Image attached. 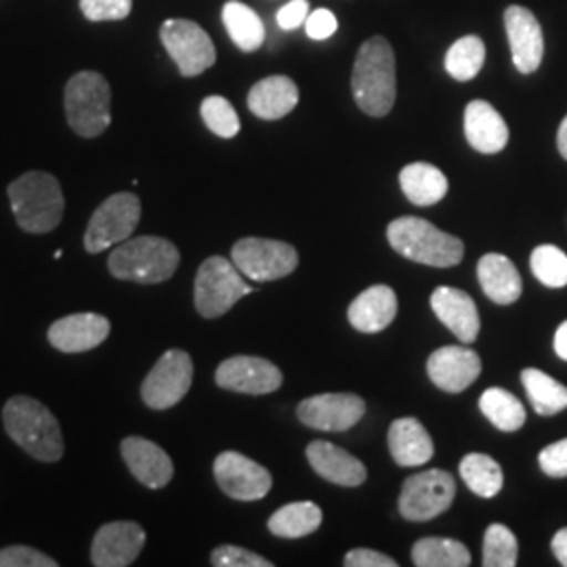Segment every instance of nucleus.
I'll return each mask as SVG.
<instances>
[{"label":"nucleus","instance_id":"nucleus-6","mask_svg":"<svg viewBox=\"0 0 567 567\" xmlns=\"http://www.w3.org/2000/svg\"><path fill=\"white\" fill-rule=\"evenodd\" d=\"M63 103L70 128L84 140L100 137L112 122V91L100 72L74 74L65 84Z\"/></svg>","mask_w":567,"mask_h":567},{"label":"nucleus","instance_id":"nucleus-11","mask_svg":"<svg viewBox=\"0 0 567 567\" xmlns=\"http://www.w3.org/2000/svg\"><path fill=\"white\" fill-rule=\"evenodd\" d=\"M194 381V362L182 349H168L143 379V404L152 410H168L179 404Z\"/></svg>","mask_w":567,"mask_h":567},{"label":"nucleus","instance_id":"nucleus-16","mask_svg":"<svg viewBox=\"0 0 567 567\" xmlns=\"http://www.w3.org/2000/svg\"><path fill=\"white\" fill-rule=\"evenodd\" d=\"M145 529L135 522H110L97 529L91 561L97 567L133 566L145 547Z\"/></svg>","mask_w":567,"mask_h":567},{"label":"nucleus","instance_id":"nucleus-23","mask_svg":"<svg viewBox=\"0 0 567 567\" xmlns=\"http://www.w3.org/2000/svg\"><path fill=\"white\" fill-rule=\"evenodd\" d=\"M466 142L480 154H498L507 147L508 126L494 105L475 100L465 110Z\"/></svg>","mask_w":567,"mask_h":567},{"label":"nucleus","instance_id":"nucleus-20","mask_svg":"<svg viewBox=\"0 0 567 567\" xmlns=\"http://www.w3.org/2000/svg\"><path fill=\"white\" fill-rule=\"evenodd\" d=\"M121 454L135 480L150 489H163L175 475L171 456L158 444L145 437L131 435L122 440Z\"/></svg>","mask_w":567,"mask_h":567},{"label":"nucleus","instance_id":"nucleus-32","mask_svg":"<svg viewBox=\"0 0 567 567\" xmlns=\"http://www.w3.org/2000/svg\"><path fill=\"white\" fill-rule=\"evenodd\" d=\"M480 410L487 421L501 431H517L526 425V408L505 389L492 386L482 393Z\"/></svg>","mask_w":567,"mask_h":567},{"label":"nucleus","instance_id":"nucleus-15","mask_svg":"<svg viewBox=\"0 0 567 567\" xmlns=\"http://www.w3.org/2000/svg\"><path fill=\"white\" fill-rule=\"evenodd\" d=\"M299 421L320 431H347L365 414V402L353 393H322L303 400L297 408Z\"/></svg>","mask_w":567,"mask_h":567},{"label":"nucleus","instance_id":"nucleus-18","mask_svg":"<svg viewBox=\"0 0 567 567\" xmlns=\"http://www.w3.org/2000/svg\"><path fill=\"white\" fill-rule=\"evenodd\" d=\"M426 372L433 385L447 393H463L482 372V360L473 349L447 344L431 353Z\"/></svg>","mask_w":567,"mask_h":567},{"label":"nucleus","instance_id":"nucleus-5","mask_svg":"<svg viewBox=\"0 0 567 567\" xmlns=\"http://www.w3.org/2000/svg\"><path fill=\"white\" fill-rule=\"evenodd\" d=\"M386 238L395 252L429 267H454L465 255V244L456 236H450L421 217H400L391 221Z\"/></svg>","mask_w":567,"mask_h":567},{"label":"nucleus","instance_id":"nucleus-40","mask_svg":"<svg viewBox=\"0 0 567 567\" xmlns=\"http://www.w3.org/2000/svg\"><path fill=\"white\" fill-rule=\"evenodd\" d=\"M60 564L41 550L23 545L0 548V567H58Z\"/></svg>","mask_w":567,"mask_h":567},{"label":"nucleus","instance_id":"nucleus-3","mask_svg":"<svg viewBox=\"0 0 567 567\" xmlns=\"http://www.w3.org/2000/svg\"><path fill=\"white\" fill-rule=\"evenodd\" d=\"M182 264L179 248L158 236L128 238L114 246L107 269L116 280L135 284H161L171 280Z\"/></svg>","mask_w":567,"mask_h":567},{"label":"nucleus","instance_id":"nucleus-19","mask_svg":"<svg viewBox=\"0 0 567 567\" xmlns=\"http://www.w3.org/2000/svg\"><path fill=\"white\" fill-rule=\"evenodd\" d=\"M110 330V320L102 313H72L49 326L47 339L61 353H84L100 347Z\"/></svg>","mask_w":567,"mask_h":567},{"label":"nucleus","instance_id":"nucleus-48","mask_svg":"<svg viewBox=\"0 0 567 567\" xmlns=\"http://www.w3.org/2000/svg\"><path fill=\"white\" fill-rule=\"evenodd\" d=\"M557 147H559L561 156L567 161V116L564 118V122H561L559 133H557Z\"/></svg>","mask_w":567,"mask_h":567},{"label":"nucleus","instance_id":"nucleus-9","mask_svg":"<svg viewBox=\"0 0 567 567\" xmlns=\"http://www.w3.org/2000/svg\"><path fill=\"white\" fill-rule=\"evenodd\" d=\"M456 496L454 477L431 468L408 477L400 494V513L408 522H431L452 507Z\"/></svg>","mask_w":567,"mask_h":567},{"label":"nucleus","instance_id":"nucleus-12","mask_svg":"<svg viewBox=\"0 0 567 567\" xmlns=\"http://www.w3.org/2000/svg\"><path fill=\"white\" fill-rule=\"evenodd\" d=\"M161 41L168 55L177 63L179 72L187 79L200 76L217 60L215 44L196 21H164Z\"/></svg>","mask_w":567,"mask_h":567},{"label":"nucleus","instance_id":"nucleus-42","mask_svg":"<svg viewBox=\"0 0 567 567\" xmlns=\"http://www.w3.org/2000/svg\"><path fill=\"white\" fill-rule=\"evenodd\" d=\"M538 463L548 477H567V440L545 447L538 456Z\"/></svg>","mask_w":567,"mask_h":567},{"label":"nucleus","instance_id":"nucleus-4","mask_svg":"<svg viewBox=\"0 0 567 567\" xmlns=\"http://www.w3.org/2000/svg\"><path fill=\"white\" fill-rule=\"evenodd\" d=\"M16 221L28 234H51L63 219L65 200L61 185L51 173L30 171L7 189Z\"/></svg>","mask_w":567,"mask_h":567},{"label":"nucleus","instance_id":"nucleus-47","mask_svg":"<svg viewBox=\"0 0 567 567\" xmlns=\"http://www.w3.org/2000/svg\"><path fill=\"white\" fill-rule=\"evenodd\" d=\"M555 351L561 360L567 362V320L555 332Z\"/></svg>","mask_w":567,"mask_h":567},{"label":"nucleus","instance_id":"nucleus-8","mask_svg":"<svg viewBox=\"0 0 567 567\" xmlns=\"http://www.w3.org/2000/svg\"><path fill=\"white\" fill-rule=\"evenodd\" d=\"M142 219V203L135 194L121 192L110 196L93 213L84 231V250L100 255L103 250L128 240Z\"/></svg>","mask_w":567,"mask_h":567},{"label":"nucleus","instance_id":"nucleus-28","mask_svg":"<svg viewBox=\"0 0 567 567\" xmlns=\"http://www.w3.org/2000/svg\"><path fill=\"white\" fill-rule=\"evenodd\" d=\"M400 183L405 198L416 206H433L446 198V175L433 164H408L400 173Z\"/></svg>","mask_w":567,"mask_h":567},{"label":"nucleus","instance_id":"nucleus-13","mask_svg":"<svg viewBox=\"0 0 567 567\" xmlns=\"http://www.w3.org/2000/svg\"><path fill=\"white\" fill-rule=\"evenodd\" d=\"M215 480L234 501H261L274 486L271 473L265 466L246 458L240 452H224L215 458Z\"/></svg>","mask_w":567,"mask_h":567},{"label":"nucleus","instance_id":"nucleus-35","mask_svg":"<svg viewBox=\"0 0 567 567\" xmlns=\"http://www.w3.org/2000/svg\"><path fill=\"white\" fill-rule=\"evenodd\" d=\"M484 61H486V44L480 37L468 34L447 49L446 72L454 81H473L482 72Z\"/></svg>","mask_w":567,"mask_h":567},{"label":"nucleus","instance_id":"nucleus-29","mask_svg":"<svg viewBox=\"0 0 567 567\" xmlns=\"http://www.w3.org/2000/svg\"><path fill=\"white\" fill-rule=\"evenodd\" d=\"M322 508L318 507L316 503H290V505H284L282 508H278L269 522L267 527L274 536L278 538H303L313 534L318 527L322 526Z\"/></svg>","mask_w":567,"mask_h":567},{"label":"nucleus","instance_id":"nucleus-2","mask_svg":"<svg viewBox=\"0 0 567 567\" xmlns=\"http://www.w3.org/2000/svg\"><path fill=\"white\" fill-rule=\"evenodd\" d=\"M7 435L41 463H58L63 456V435L53 412L34 398L16 395L2 408Z\"/></svg>","mask_w":567,"mask_h":567},{"label":"nucleus","instance_id":"nucleus-36","mask_svg":"<svg viewBox=\"0 0 567 567\" xmlns=\"http://www.w3.org/2000/svg\"><path fill=\"white\" fill-rule=\"evenodd\" d=\"M529 267L534 276L548 288L567 286V255L561 248L553 244H543L534 248L529 257Z\"/></svg>","mask_w":567,"mask_h":567},{"label":"nucleus","instance_id":"nucleus-14","mask_svg":"<svg viewBox=\"0 0 567 567\" xmlns=\"http://www.w3.org/2000/svg\"><path fill=\"white\" fill-rule=\"evenodd\" d=\"M282 372L278 365L255 355L227 358L215 372L217 385L246 395L274 393L282 386Z\"/></svg>","mask_w":567,"mask_h":567},{"label":"nucleus","instance_id":"nucleus-43","mask_svg":"<svg viewBox=\"0 0 567 567\" xmlns=\"http://www.w3.org/2000/svg\"><path fill=\"white\" fill-rule=\"evenodd\" d=\"M339 28V21L334 18L332 11L328 9H318L313 13H309V18L305 21V30H307V37L313 39V41H326L330 39Z\"/></svg>","mask_w":567,"mask_h":567},{"label":"nucleus","instance_id":"nucleus-45","mask_svg":"<svg viewBox=\"0 0 567 567\" xmlns=\"http://www.w3.org/2000/svg\"><path fill=\"white\" fill-rule=\"evenodd\" d=\"M309 18V2L307 0H290L278 11V25L282 30H297Z\"/></svg>","mask_w":567,"mask_h":567},{"label":"nucleus","instance_id":"nucleus-39","mask_svg":"<svg viewBox=\"0 0 567 567\" xmlns=\"http://www.w3.org/2000/svg\"><path fill=\"white\" fill-rule=\"evenodd\" d=\"M210 564L215 567H271L274 564L261 555L234 545L217 547L210 553Z\"/></svg>","mask_w":567,"mask_h":567},{"label":"nucleus","instance_id":"nucleus-7","mask_svg":"<svg viewBox=\"0 0 567 567\" xmlns=\"http://www.w3.org/2000/svg\"><path fill=\"white\" fill-rule=\"evenodd\" d=\"M252 292L244 282L243 271L225 257H208L196 274L194 303L206 320L225 316L243 297Z\"/></svg>","mask_w":567,"mask_h":567},{"label":"nucleus","instance_id":"nucleus-1","mask_svg":"<svg viewBox=\"0 0 567 567\" xmlns=\"http://www.w3.org/2000/svg\"><path fill=\"white\" fill-rule=\"evenodd\" d=\"M351 91L368 116L383 118L393 110L398 95L395 53L383 37H372L360 47L353 63Z\"/></svg>","mask_w":567,"mask_h":567},{"label":"nucleus","instance_id":"nucleus-27","mask_svg":"<svg viewBox=\"0 0 567 567\" xmlns=\"http://www.w3.org/2000/svg\"><path fill=\"white\" fill-rule=\"evenodd\" d=\"M477 280L487 299L496 305L515 303L522 297V276L505 255H484L477 264Z\"/></svg>","mask_w":567,"mask_h":567},{"label":"nucleus","instance_id":"nucleus-24","mask_svg":"<svg viewBox=\"0 0 567 567\" xmlns=\"http://www.w3.org/2000/svg\"><path fill=\"white\" fill-rule=\"evenodd\" d=\"M349 322L365 334H374L385 330L398 316V297L393 288L385 284L370 286L364 292L349 305Z\"/></svg>","mask_w":567,"mask_h":567},{"label":"nucleus","instance_id":"nucleus-46","mask_svg":"<svg viewBox=\"0 0 567 567\" xmlns=\"http://www.w3.org/2000/svg\"><path fill=\"white\" fill-rule=\"evenodd\" d=\"M553 553L559 559V564L567 567V527L559 529L555 534V538H553Z\"/></svg>","mask_w":567,"mask_h":567},{"label":"nucleus","instance_id":"nucleus-21","mask_svg":"<svg viewBox=\"0 0 567 567\" xmlns=\"http://www.w3.org/2000/svg\"><path fill=\"white\" fill-rule=\"evenodd\" d=\"M307 458L320 477L337 486H362L368 477V471L360 458L330 442H311L307 447Z\"/></svg>","mask_w":567,"mask_h":567},{"label":"nucleus","instance_id":"nucleus-30","mask_svg":"<svg viewBox=\"0 0 567 567\" xmlns=\"http://www.w3.org/2000/svg\"><path fill=\"white\" fill-rule=\"evenodd\" d=\"M224 23L229 39L244 53H252L264 44V21L248 4L238 2V0L225 2Z\"/></svg>","mask_w":567,"mask_h":567},{"label":"nucleus","instance_id":"nucleus-22","mask_svg":"<svg viewBox=\"0 0 567 567\" xmlns=\"http://www.w3.org/2000/svg\"><path fill=\"white\" fill-rule=\"evenodd\" d=\"M431 309L456 334L458 341L473 343L480 334V313L465 290L440 286L431 295Z\"/></svg>","mask_w":567,"mask_h":567},{"label":"nucleus","instance_id":"nucleus-25","mask_svg":"<svg viewBox=\"0 0 567 567\" xmlns=\"http://www.w3.org/2000/svg\"><path fill=\"white\" fill-rule=\"evenodd\" d=\"M389 452L400 466H421L433 458V440L419 419L405 416L389 426Z\"/></svg>","mask_w":567,"mask_h":567},{"label":"nucleus","instance_id":"nucleus-31","mask_svg":"<svg viewBox=\"0 0 567 567\" xmlns=\"http://www.w3.org/2000/svg\"><path fill=\"white\" fill-rule=\"evenodd\" d=\"M522 383L526 386L532 408L540 416H553L567 408V386L548 377L547 372L527 368L522 372Z\"/></svg>","mask_w":567,"mask_h":567},{"label":"nucleus","instance_id":"nucleus-26","mask_svg":"<svg viewBox=\"0 0 567 567\" xmlns=\"http://www.w3.org/2000/svg\"><path fill=\"white\" fill-rule=\"evenodd\" d=\"M299 103V86L288 76H269L248 93V107L261 121H280Z\"/></svg>","mask_w":567,"mask_h":567},{"label":"nucleus","instance_id":"nucleus-17","mask_svg":"<svg viewBox=\"0 0 567 567\" xmlns=\"http://www.w3.org/2000/svg\"><path fill=\"white\" fill-rule=\"evenodd\" d=\"M505 28L515 68L522 74H534L545 58V37L540 23L529 9L513 4L505 11Z\"/></svg>","mask_w":567,"mask_h":567},{"label":"nucleus","instance_id":"nucleus-34","mask_svg":"<svg viewBox=\"0 0 567 567\" xmlns=\"http://www.w3.org/2000/svg\"><path fill=\"white\" fill-rule=\"evenodd\" d=\"M461 477L482 498H494L505 484L503 468L487 454H466L461 461Z\"/></svg>","mask_w":567,"mask_h":567},{"label":"nucleus","instance_id":"nucleus-33","mask_svg":"<svg viewBox=\"0 0 567 567\" xmlns=\"http://www.w3.org/2000/svg\"><path fill=\"white\" fill-rule=\"evenodd\" d=\"M412 561L419 567H466L471 553L458 540L423 538L412 547Z\"/></svg>","mask_w":567,"mask_h":567},{"label":"nucleus","instance_id":"nucleus-10","mask_svg":"<svg viewBox=\"0 0 567 567\" xmlns=\"http://www.w3.org/2000/svg\"><path fill=\"white\" fill-rule=\"evenodd\" d=\"M231 261L246 278L271 282L290 276L299 265V255L295 246L280 240L243 238L231 248Z\"/></svg>","mask_w":567,"mask_h":567},{"label":"nucleus","instance_id":"nucleus-38","mask_svg":"<svg viewBox=\"0 0 567 567\" xmlns=\"http://www.w3.org/2000/svg\"><path fill=\"white\" fill-rule=\"evenodd\" d=\"M203 121L217 137L231 140L240 133V118L234 105L219 95H210L200 105Z\"/></svg>","mask_w":567,"mask_h":567},{"label":"nucleus","instance_id":"nucleus-41","mask_svg":"<svg viewBox=\"0 0 567 567\" xmlns=\"http://www.w3.org/2000/svg\"><path fill=\"white\" fill-rule=\"evenodd\" d=\"M82 13L91 21H121L128 18L133 0H81Z\"/></svg>","mask_w":567,"mask_h":567},{"label":"nucleus","instance_id":"nucleus-37","mask_svg":"<svg viewBox=\"0 0 567 567\" xmlns=\"http://www.w3.org/2000/svg\"><path fill=\"white\" fill-rule=\"evenodd\" d=\"M517 555H519L517 538L507 526L494 524V526L487 527L486 536H484V566H517Z\"/></svg>","mask_w":567,"mask_h":567},{"label":"nucleus","instance_id":"nucleus-44","mask_svg":"<svg viewBox=\"0 0 567 567\" xmlns=\"http://www.w3.org/2000/svg\"><path fill=\"white\" fill-rule=\"evenodd\" d=\"M347 567H398V561L372 548H355L344 555Z\"/></svg>","mask_w":567,"mask_h":567}]
</instances>
